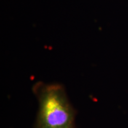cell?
Here are the masks:
<instances>
[{
    "instance_id": "cell-1",
    "label": "cell",
    "mask_w": 128,
    "mask_h": 128,
    "mask_svg": "<svg viewBox=\"0 0 128 128\" xmlns=\"http://www.w3.org/2000/svg\"><path fill=\"white\" fill-rule=\"evenodd\" d=\"M32 92L38 102L34 128H76V112L63 85L39 81Z\"/></svg>"
}]
</instances>
